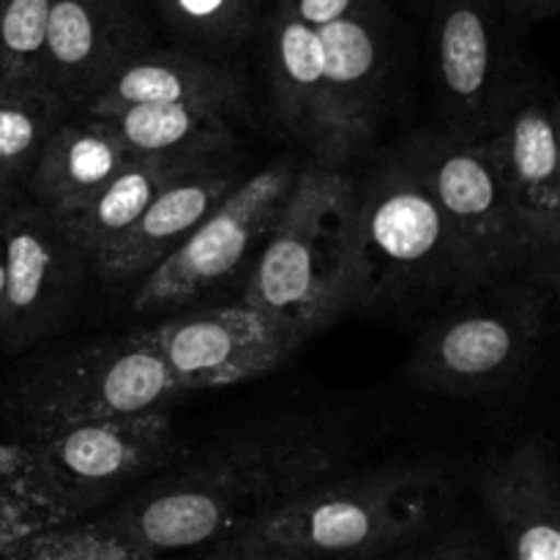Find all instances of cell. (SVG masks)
I'll return each instance as SVG.
<instances>
[{
	"mask_svg": "<svg viewBox=\"0 0 560 560\" xmlns=\"http://www.w3.org/2000/svg\"><path fill=\"white\" fill-rule=\"evenodd\" d=\"M355 457L359 432L345 416H279L178 457L104 520L153 560L206 550L295 492L342 474Z\"/></svg>",
	"mask_w": 560,
	"mask_h": 560,
	"instance_id": "6da1fadb",
	"label": "cell"
},
{
	"mask_svg": "<svg viewBox=\"0 0 560 560\" xmlns=\"http://www.w3.org/2000/svg\"><path fill=\"white\" fill-rule=\"evenodd\" d=\"M355 299V180L339 167H299L238 301L282 317L310 339L353 312Z\"/></svg>",
	"mask_w": 560,
	"mask_h": 560,
	"instance_id": "7a4b0ae2",
	"label": "cell"
},
{
	"mask_svg": "<svg viewBox=\"0 0 560 560\" xmlns=\"http://www.w3.org/2000/svg\"><path fill=\"white\" fill-rule=\"evenodd\" d=\"M355 310L465 301L490 288L463 238L397 151L355 180Z\"/></svg>",
	"mask_w": 560,
	"mask_h": 560,
	"instance_id": "3957f363",
	"label": "cell"
},
{
	"mask_svg": "<svg viewBox=\"0 0 560 560\" xmlns=\"http://www.w3.org/2000/svg\"><path fill=\"white\" fill-rule=\"evenodd\" d=\"M441 495L443 479L430 465L342 470L268 509L238 536L315 560H372L413 541Z\"/></svg>",
	"mask_w": 560,
	"mask_h": 560,
	"instance_id": "277c9868",
	"label": "cell"
},
{
	"mask_svg": "<svg viewBox=\"0 0 560 560\" xmlns=\"http://www.w3.org/2000/svg\"><path fill=\"white\" fill-rule=\"evenodd\" d=\"M416 342L408 372L416 386L446 397H479L506 386L534 359L552 295L525 279L490 284Z\"/></svg>",
	"mask_w": 560,
	"mask_h": 560,
	"instance_id": "5b68a950",
	"label": "cell"
},
{
	"mask_svg": "<svg viewBox=\"0 0 560 560\" xmlns=\"http://www.w3.org/2000/svg\"><path fill=\"white\" fill-rule=\"evenodd\" d=\"M22 448L33 485L63 523L162 474L180 457L170 408L71 424L27 438Z\"/></svg>",
	"mask_w": 560,
	"mask_h": 560,
	"instance_id": "8992f818",
	"label": "cell"
},
{
	"mask_svg": "<svg viewBox=\"0 0 560 560\" xmlns=\"http://www.w3.org/2000/svg\"><path fill=\"white\" fill-rule=\"evenodd\" d=\"M184 386L137 331L98 339L42 361L14 388V416L27 438L85 421L170 408Z\"/></svg>",
	"mask_w": 560,
	"mask_h": 560,
	"instance_id": "52a82bcc",
	"label": "cell"
},
{
	"mask_svg": "<svg viewBox=\"0 0 560 560\" xmlns=\"http://www.w3.org/2000/svg\"><path fill=\"white\" fill-rule=\"evenodd\" d=\"M299 175L290 159H279L241 184L148 271L131 293L137 315H170L195 306L208 293L246 279L257 252L266 244Z\"/></svg>",
	"mask_w": 560,
	"mask_h": 560,
	"instance_id": "ba28073f",
	"label": "cell"
},
{
	"mask_svg": "<svg viewBox=\"0 0 560 560\" xmlns=\"http://www.w3.org/2000/svg\"><path fill=\"white\" fill-rule=\"evenodd\" d=\"M432 63L446 135L479 142L498 129L530 82L503 27L498 0H432Z\"/></svg>",
	"mask_w": 560,
	"mask_h": 560,
	"instance_id": "9c48e42d",
	"label": "cell"
},
{
	"mask_svg": "<svg viewBox=\"0 0 560 560\" xmlns=\"http://www.w3.org/2000/svg\"><path fill=\"white\" fill-rule=\"evenodd\" d=\"M397 153L457 230L485 284L530 282L528 235L479 142H459L446 131H416Z\"/></svg>",
	"mask_w": 560,
	"mask_h": 560,
	"instance_id": "30bf717a",
	"label": "cell"
},
{
	"mask_svg": "<svg viewBox=\"0 0 560 560\" xmlns=\"http://www.w3.org/2000/svg\"><path fill=\"white\" fill-rule=\"evenodd\" d=\"M135 331L162 355L186 394L266 375L306 342V334L288 320L244 301L186 306Z\"/></svg>",
	"mask_w": 560,
	"mask_h": 560,
	"instance_id": "8fae6325",
	"label": "cell"
},
{
	"mask_svg": "<svg viewBox=\"0 0 560 560\" xmlns=\"http://www.w3.org/2000/svg\"><path fill=\"white\" fill-rule=\"evenodd\" d=\"M323 85L310 148L323 167L364 151L377 129L388 74V31L381 0L320 27Z\"/></svg>",
	"mask_w": 560,
	"mask_h": 560,
	"instance_id": "7c38bea8",
	"label": "cell"
},
{
	"mask_svg": "<svg viewBox=\"0 0 560 560\" xmlns=\"http://www.w3.org/2000/svg\"><path fill=\"white\" fill-rule=\"evenodd\" d=\"M530 244V282L558 293L560 273V148L558 113L534 85L492 135L479 140Z\"/></svg>",
	"mask_w": 560,
	"mask_h": 560,
	"instance_id": "4fadbf2b",
	"label": "cell"
},
{
	"mask_svg": "<svg viewBox=\"0 0 560 560\" xmlns=\"http://www.w3.org/2000/svg\"><path fill=\"white\" fill-rule=\"evenodd\" d=\"M5 271V326L0 348L22 350L52 334L74 310L88 257L60 230L52 211L22 200L0 219Z\"/></svg>",
	"mask_w": 560,
	"mask_h": 560,
	"instance_id": "5bb4252c",
	"label": "cell"
},
{
	"mask_svg": "<svg viewBox=\"0 0 560 560\" xmlns=\"http://www.w3.org/2000/svg\"><path fill=\"white\" fill-rule=\"evenodd\" d=\"M148 49V27L129 0H52L38 85L82 109Z\"/></svg>",
	"mask_w": 560,
	"mask_h": 560,
	"instance_id": "9a60e30c",
	"label": "cell"
},
{
	"mask_svg": "<svg viewBox=\"0 0 560 560\" xmlns=\"http://www.w3.org/2000/svg\"><path fill=\"white\" fill-rule=\"evenodd\" d=\"M479 495L509 560H560V479L550 443L528 438L490 459Z\"/></svg>",
	"mask_w": 560,
	"mask_h": 560,
	"instance_id": "2e32d148",
	"label": "cell"
},
{
	"mask_svg": "<svg viewBox=\"0 0 560 560\" xmlns=\"http://www.w3.org/2000/svg\"><path fill=\"white\" fill-rule=\"evenodd\" d=\"M241 184L238 164L217 159L170 184L124 235L91 257V271L113 288L137 284L178 249L186 235Z\"/></svg>",
	"mask_w": 560,
	"mask_h": 560,
	"instance_id": "e0dca14e",
	"label": "cell"
},
{
	"mask_svg": "<svg viewBox=\"0 0 560 560\" xmlns=\"http://www.w3.org/2000/svg\"><path fill=\"white\" fill-rule=\"evenodd\" d=\"M230 156L213 151H184V153H135L102 189L85 200L52 211L55 222L82 249V255H98L118 235H124L137 222L142 211L162 195L170 184L184 175Z\"/></svg>",
	"mask_w": 560,
	"mask_h": 560,
	"instance_id": "ac0fdd59",
	"label": "cell"
},
{
	"mask_svg": "<svg viewBox=\"0 0 560 560\" xmlns=\"http://www.w3.org/2000/svg\"><path fill=\"white\" fill-rule=\"evenodd\" d=\"M135 104H208L233 113L241 82L222 66L175 49H142L80 113L102 115Z\"/></svg>",
	"mask_w": 560,
	"mask_h": 560,
	"instance_id": "d6986e66",
	"label": "cell"
},
{
	"mask_svg": "<svg viewBox=\"0 0 560 560\" xmlns=\"http://www.w3.org/2000/svg\"><path fill=\"white\" fill-rule=\"evenodd\" d=\"M135 153L96 115L63 118L44 142L25 180L33 202L58 211L102 189Z\"/></svg>",
	"mask_w": 560,
	"mask_h": 560,
	"instance_id": "ffe728a7",
	"label": "cell"
},
{
	"mask_svg": "<svg viewBox=\"0 0 560 560\" xmlns=\"http://www.w3.org/2000/svg\"><path fill=\"white\" fill-rule=\"evenodd\" d=\"M266 31L273 109L284 129L310 145L315 137L323 85L320 27L306 25L290 11L271 5Z\"/></svg>",
	"mask_w": 560,
	"mask_h": 560,
	"instance_id": "44dd1931",
	"label": "cell"
},
{
	"mask_svg": "<svg viewBox=\"0 0 560 560\" xmlns=\"http://www.w3.org/2000/svg\"><path fill=\"white\" fill-rule=\"evenodd\" d=\"M96 118L115 131L129 153H228L235 142L228 109L208 104H135Z\"/></svg>",
	"mask_w": 560,
	"mask_h": 560,
	"instance_id": "7402d4cb",
	"label": "cell"
},
{
	"mask_svg": "<svg viewBox=\"0 0 560 560\" xmlns=\"http://www.w3.org/2000/svg\"><path fill=\"white\" fill-rule=\"evenodd\" d=\"M69 113L38 82L0 77V167L25 186L44 142Z\"/></svg>",
	"mask_w": 560,
	"mask_h": 560,
	"instance_id": "603a6c76",
	"label": "cell"
},
{
	"mask_svg": "<svg viewBox=\"0 0 560 560\" xmlns=\"http://www.w3.org/2000/svg\"><path fill=\"white\" fill-rule=\"evenodd\" d=\"M0 560H153L107 520L58 523L27 536Z\"/></svg>",
	"mask_w": 560,
	"mask_h": 560,
	"instance_id": "cb8c5ba5",
	"label": "cell"
},
{
	"mask_svg": "<svg viewBox=\"0 0 560 560\" xmlns=\"http://www.w3.org/2000/svg\"><path fill=\"white\" fill-rule=\"evenodd\" d=\"M58 523L63 520L33 485L22 443L0 446V556Z\"/></svg>",
	"mask_w": 560,
	"mask_h": 560,
	"instance_id": "d4e9b609",
	"label": "cell"
},
{
	"mask_svg": "<svg viewBox=\"0 0 560 560\" xmlns=\"http://www.w3.org/2000/svg\"><path fill=\"white\" fill-rule=\"evenodd\" d=\"M164 20L184 38L230 47L249 36L260 0H156Z\"/></svg>",
	"mask_w": 560,
	"mask_h": 560,
	"instance_id": "484cf974",
	"label": "cell"
},
{
	"mask_svg": "<svg viewBox=\"0 0 560 560\" xmlns=\"http://www.w3.org/2000/svg\"><path fill=\"white\" fill-rule=\"evenodd\" d=\"M52 0H0V77L38 82Z\"/></svg>",
	"mask_w": 560,
	"mask_h": 560,
	"instance_id": "4316f807",
	"label": "cell"
},
{
	"mask_svg": "<svg viewBox=\"0 0 560 560\" xmlns=\"http://www.w3.org/2000/svg\"><path fill=\"white\" fill-rule=\"evenodd\" d=\"M394 560H492V556L476 530L452 528L430 541L410 545Z\"/></svg>",
	"mask_w": 560,
	"mask_h": 560,
	"instance_id": "83f0119b",
	"label": "cell"
},
{
	"mask_svg": "<svg viewBox=\"0 0 560 560\" xmlns=\"http://www.w3.org/2000/svg\"><path fill=\"white\" fill-rule=\"evenodd\" d=\"M197 560H315V558L301 556V552L288 550V547L249 539V536H233V539H224L219 541V545L208 547L206 556H200Z\"/></svg>",
	"mask_w": 560,
	"mask_h": 560,
	"instance_id": "f1b7e54d",
	"label": "cell"
},
{
	"mask_svg": "<svg viewBox=\"0 0 560 560\" xmlns=\"http://www.w3.org/2000/svg\"><path fill=\"white\" fill-rule=\"evenodd\" d=\"M361 3H366V0H273V5L290 11L293 16L304 20L306 25L315 27H323L328 22L339 20V16L350 14Z\"/></svg>",
	"mask_w": 560,
	"mask_h": 560,
	"instance_id": "f546056e",
	"label": "cell"
},
{
	"mask_svg": "<svg viewBox=\"0 0 560 560\" xmlns=\"http://www.w3.org/2000/svg\"><path fill=\"white\" fill-rule=\"evenodd\" d=\"M503 14L520 25H536L558 14L560 0H498Z\"/></svg>",
	"mask_w": 560,
	"mask_h": 560,
	"instance_id": "4dcf8cb0",
	"label": "cell"
},
{
	"mask_svg": "<svg viewBox=\"0 0 560 560\" xmlns=\"http://www.w3.org/2000/svg\"><path fill=\"white\" fill-rule=\"evenodd\" d=\"M22 195H25V186H22L14 175H9L0 167V219H3L16 202H22Z\"/></svg>",
	"mask_w": 560,
	"mask_h": 560,
	"instance_id": "1f68e13d",
	"label": "cell"
},
{
	"mask_svg": "<svg viewBox=\"0 0 560 560\" xmlns=\"http://www.w3.org/2000/svg\"><path fill=\"white\" fill-rule=\"evenodd\" d=\"M5 326V271H3V252H0V339H3Z\"/></svg>",
	"mask_w": 560,
	"mask_h": 560,
	"instance_id": "d6a6232c",
	"label": "cell"
},
{
	"mask_svg": "<svg viewBox=\"0 0 560 560\" xmlns=\"http://www.w3.org/2000/svg\"><path fill=\"white\" fill-rule=\"evenodd\" d=\"M416 3H427V5H430V3H432V0H416Z\"/></svg>",
	"mask_w": 560,
	"mask_h": 560,
	"instance_id": "836d02e7",
	"label": "cell"
},
{
	"mask_svg": "<svg viewBox=\"0 0 560 560\" xmlns=\"http://www.w3.org/2000/svg\"><path fill=\"white\" fill-rule=\"evenodd\" d=\"M3 556H5V552H3Z\"/></svg>",
	"mask_w": 560,
	"mask_h": 560,
	"instance_id": "e575fe53",
	"label": "cell"
}]
</instances>
